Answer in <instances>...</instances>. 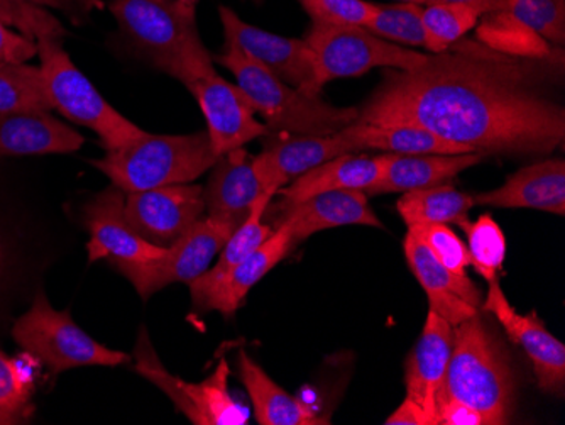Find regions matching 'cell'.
<instances>
[{
  "label": "cell",
  "instance_id": "1",
  "mask_svg": "<svg viewBox=\"0 0 565 425\" xmlns=\"http://www.w3.org/2000/svg\"><path fill=\"white\" fill-rule=\"evenodd\" d=\"M545 60L457 41L412 70H388L359 123L409 124L481 155L536 157L564 145L565 110L536 84Z\"/></svg>",
  "mask_w": 565,
  "mask_h": 425
},
{
  "label": "cell",
  "instance_id": "2",
  "mask_svg": "<svg viewBox=\"0 0 565 425\" xmlns=\"http://www.w3.org/2000/svg\"><path fill=\"white\" fill-rule=\"evenodd\" d=\"M215 62L236 77L241 91L265 119L273 135L329 136L348 128L359 117L355 107H335L275 77L237 47L225 46Z\"/></svg>",
  "mask_w": 565,
  "mask_h": 425
},
{
  "label": "cell",
  "instance_id": "3",
  "mask_svg": "<svg viewBox=\"0 0 565 425\" xmlns=\"http://www.w3.org/2000/svg\"><path fill=\"white\" fill-rule=\"evenodd\" d=\"M440 396L475 408L488 425L507 424L510 418L513 376L479 314L454 326L452 354Z\"/></svg>",
  "mask_w": 565,
  "mask_h": 425
},
{
  "label": "cell",
  "instance_id": "4",
  "mask_svg": "<svg viewBox=\"0 0 565 425\" xmlns=\"http://www.w3.org/2000/svg\"><path fill=\"white\" fill-rule=\"evenodd\" d=\"M218 160L209 132L148 135L124 148L107 151L94 167L126 193L192 183Z\"/></svg>",
  "mask_w": 565,
  "mask_h": 425
},
{
  "label": "cell",
  "instance_id": "5",
  "mask_svg": "<svg viewBox=\"0 0 565 425\" xmlns=\"http://www.w3.org/2000/svg\"><path fill=\"white\" fill-rule=\"evenodd\" d=\"M44 87L53 109L73 124L90 129L107 151L124 148L145 136L132 120L114 109L65 52L60 38L36 40Z\"/></svg>",
  "mask_w": 565,
  "mask_h": 425
},
{
  "label": "cell",
  "instance_id": "6",
  "mask_svg": "<svg viewBox=\"0 0 565 425\" xmlns=\"http://www.w3.org/2000/svg\"><path fill=\"white\" fill-rule=\"evenodd\" d=\"M170 75L196 98L217 157L269 135L266 124L256 119L253 104L239 85L231 84L215 72L214 59L203 44L186 53Z\"/></svg>",
  "mask_w": 565,
  "mask_h": 425
},
{
  "label": "cell",
  "instance_id": "7",
  "mask_svg": "<svg viewBox=\"0 0 565 425\" xmlns=\"http://www.w3.org/2000/svg\"><path fill=\"white\" fill-rule=\"evenodd\" d=\"M12 336L53 374L82 366H119L129 361V354L100 344L78 328L68 310L53 309L43 290L38 291L31 309L15 320Z\"/></svg>",
  "mask_w": 565,
  "mask_h": 425
},
{
  "label": "cell",
  "instance_id": "8",
  "mask_svg": "<svg viewBox=\"0 0 565 425\" xmlns=\"http://www.w3.org/2000/svg\"><path fill=\"white\" fill-rule=\"evenodd\" d=\"M303 40L312 52L319 91L329 82L359 77L373 68H417L428 56L427 53L390 43L361 26L312 22Z\"/></svg>",
  "mask_w": 565,
  "mask_h": 425
},
{
  "label": "cell",
  "instance_id": "9",
  "mask_svg": "<svg viewBox=\"0 0 565 425\" xmlns=\"http://www.w3.org/2000/svg\"><path fill=\"white\" fill-rule=\"evenodd\" d=\"M110 12L120 31L170 75L177 63L200 46L195 4L183 0H113Z\"/></svg>",
  "mask_w": 565,
  "mask_h": 425
},
{
  "label": "cell",
  "instance_id": "10",
  "mask_svg": "<svg viewBox=\"0 0 565 425\" xmlns=\"http://www.w3.org/2000/svg\"><path fill=\"white\" fill-rule=\"evenodd\" d=\"M236 230L233 222L207 215V219L196 221L182 237L168 246L161 258L119 262L114 265L146 300L168 285L177 281L190 285L202 277Z\"/></svg>",
  "mask_w": 565,
  "mask_h": 425
},
{
  "label": "cell",
  "instance_id": "11",
  "mask_svg": "<svg viewBox=\"0 0 565 425\" xmlns=\"http://www.w3.org/2000/svg\"><path fill=\"white\" fill-rule=\"evenodd\" d=\"M136 371L146 380L163 390L174 407L183 412L190 422L196 425H246L247 414L236 404L228 392L227 361L221 360L218 366L202 383H186L168 373L158 360L148 331L141 329L136 346Z\"/></svg>",
  "mask_w": 565,
  "mask_h": 425
},
{
  "label": "cell",
  "instance_id": "12",
  "mask_svg": "<svg viewBox=\"0 0 565 425\" xmlns=\"http://www.w3.org/2000/svg\"><path fill=\"white\" fill-rule=\"evenodd\" d=\"M225 46H234L246 53L250 60L291 87L305 94L320 95L316 84V66L310 47L305 40L278 36L262 28L247 24L231 8H218Z\"/></svg>",
  "mask_w": 565,
  "mask_h": 425
},
{
  "label": "cell",
  "instance_id": "13",
  "mask_svg": "<svg viewBox=\"0 0 565 425\" xmlns=\"http://www.w3.org/2000/svg\"><path fill=\"white\" fill-rule=\"evenodd\" d=\"M124 211L142 240L168 247L200 221L207 209L202 185L180 183L127 193Z\"/></svg>",
  "mask_w": 565,
  "mask_h": 425
},
{
  "label": "cell",
  "instance_id": "14",
  "mask_svg": "<svg viewBox=\"0 0 565 425\" xmlns=\"http://www.w3.org/2000/svg\"><path fill=\"white\" fill-rule=\"evenodd\" d=\"M291 231L287 224H278V230L266 243L250 253L243 262L215 278L199 277L190 284L193 307L199 310H218L224 316H233L250 288L258 284L266 273L271 272L288 253L294 249Z\"/></svg>",
  "mask_w": 565,
  "mask_h": 425
},
{
  "label": "cell",
  "instance_id": "15",
  "mask_svg": "<svg viewBox=\"0 0 565 425\" xmlns=\"http://www.w3.org/2000/svg\"><path fill=\"white\" fill-rule=\"evenodd\" d=\"M359 153L341 131L329 136L275 135L253 158L263 193L275 196L307 171L341 155Z\"/></svg>",
  "mask_w": 565,
  "mask_h": 425
},
{
  "label": "cell",
  "instance_id": "16",
  "mask_svg": "<svg viewBox=\"0 0 565 425\" xmlns=\"http://www.w3.org/2000/svg\"><path fill=\"white\" fill-rule=\"evenodd\" d=\"M126 192L116 185L107 187L84 209V222L90 233L88 259L119 262H149L161 258L167 247L154 246L142 240L127 221Z\"/></svg>",
  "mask_w": 565,
  "mask_h": 425
},
{
  "label": "cell",
  "instance_id": "17",
  "mask_svg": "<svg viewBox=\"0 0 565 425\" xmlns=\"http://www.w3.org/2000/svg\"><path fill=\"white\" fill-rule=\"evenodd\" d=\"M481 307L486 312L494 314L511 341L525 349L541 389L562 395L565 385V346L545 329L539 316L535 312L529 316L516 312L498 280L491 281L490 294Z\"/></svg>",
  "mask_w": 565,
  "mask_h": 425
},
{
  "label": "cell",
  "instance_id": "18",
  "mask_svg": "<svg viewBox=\"0 0 565 425\" xmlns=\"http://www.w3.org/2000/svg\"><path fill=\"white\" fill-rule=\"evenodd\" d=\"M403 246L409 268L427 294L430 310L439 314L450 326H457L479 314L482 306L481 291L471 278L456 277L412 231L406 233Z\"/></svg>",
  "mask_w": 565,
  "mask_h": 425
},
{
  "label": "cell",
  "instance_id": "19",
  "mask_svg": "<svg viewBox=\"0 0 565 425\" xmlns=\"http://www.w3.org/2000/svg\"><path fill=\"white\" fill-rule=\"evenodd\" d=\"M281 221L291 231L294 246L323 230L341 226L383 227L363 190L317 193L295 204L281 202Z\"/></svg>",
  "mask_w": 565,
  "mask_h": 425
},
{
  "label": "cell",
  "instance_id": "20",
  "mask_svg": "<svg viewBox=\"0 0 565 425\" xmlns=\"http://www.w3.org/2000/svg\"><path fill=\"white\" fill-rule=\"evenodd\" d=\"M452 344L454 326L430 310L424 332L406 363V399L428 415L431 425H437V399L446 380Z\"/></svg>",
  "mask_w": 565,
  "mask_h": 425
},
{
  "label": "cell",
  "instance_id": "21",
  "mask_svg": "<svg viewBox=\"0 0 565 425\" xmlns=\"http://www.w3.org/2000/svg\"><path fill=\"white\" fill-rule=\"evenodd\" d=\"M475 205L503 209H536L565 214L564 160H544L529 164L508 177L500 189L472 195Z\"/></svg>",
  "mask_w": 565,
  "mask_h": 425
},
{
  "label": "cell",
  "instance_id": "22",
  "mask_svg": "<svg viewBox=\"0 0 565 425\" xmlns=\"http://www.w3.org/2000/svg\"><path fill=\"white\" fill-rule=\"evenodd\" d=\"M253 158L246 149L237 148L218 157L207 187L203 189L205 209L211 217L224 219L239 227L254 204L263 195Z\"/></svg>",
  "mask_w": 565,
  "mask_h": 425
},
{
  "label": "cell",
  "instance_id": "23",
  "mask_svg": "<svg viewBox=\"0 0 565 425\" xmlns=\"http://www.w3.org/2000/svg\"><path fill=\"white\" fill-rule=\"evenodd\" d=\"M484 155H383L380 180L366 195L405 193L430 187L449 185L457 174L481 163Z\"/></svg>",
  "mask_w": 565,
  "mask_h": 425
},
{
  "label": "cell",
  "instance_id": "24",
  "mask_svg": "<svg viewBox=\"0 0 565 425\" xmlns=\"http://www.w3.org/2000/svg\"><path fill=\"white\" fill-rule=\"evenodd\" d=\"M84 142L51 113H0V157L75 153Z\"/></svg>",
  "mask_w": 565,
  "mask_h": 425
},
{
  "label": "cell",
  "instance_id": "25",
  "mask_svg": "<svg viewBox=\"0 0 565 425\" xmlns=\"http://www.w3.org/2000/svg\"><path fill=\"white\" fill-rule=\"evenodd\" d=\"M381 171H383V155L380 157L341 155L301 174L278 193L282 196L281 202L295 204L317 193L335 192V190L366 192L380 180Z\"/></svg>",
  "mask_w": 565,
  "mask_h": 425
},
{
  "label": "cell",
  "instance_id": "26",
  "mask_svg": "<svg viewBox=\"0 0 565 425\" xmlns=\"http://www.w3.org/2000/svg\"><path fill=\"white\" fill-rule=\"evenodd\" d=\"M358 151L377 149L393 155H462L478 153L468 146L440 138L427 129L409 124L352 123L341 129Z\"/></svg>",
  "mask_w": 565,
  "mask_h": 425
},
{
  "label": "cell",
  "instance_id": "27",
  "mask_svg": "<svg viewBox=\"0 0 565 425\" xmlns=\"http://www.w3.org/2000/svg\"><path fill=\"white\" fill-rule=\"evenodd\" d=\"M241 379L253 400L254 412L262 425H322L329 422L313 414L307 405L276 385L246 351L239 353Z\"/></svg>",
  "mask_w": 565,
  "mask_h": 425
},
{
  "label": "cell",
  "instance_id": "28",
  "mask_svg": "<svg viewBox=\"0 0 565 425\" xmlns=\"http://www.w3.org/2000/svg\"><path fill=\"white\" fill-rule=\"evenodd\" d=\"M479 43L491 52L522 60H554L561 47H554L547 40L530 30L507 9L486 12L476 24Z\"/></svg>",
  "mask_w": 565,
  "mask_h": 425
},
{
  "label": "cell",
  "instance_id": "29",
  "mask_svg": "<svg viewBox=\"0 0 565 425\" xmlns=\"http://www.w3.org/2000/svg\"><path fill=\"white\" fill-rule=\"evenodd\" d=\"M472 208V195L459 192L450 187V183L405 192L396 204L408 227L424 224H456L462 231L469 226V211Z\"/></svg>",
  "mask_w": 565,
  "mask_h": 425
},
{
  "label": "cell",
  "instance_id": "30",
  "mask_svg": "<svg viewBox=\"0 0 565 425\" xmlns=\"http://www.w3.org/2000/svg\"><path fill=\"white\" fill-rule=\"evenodd\" d=\"M43 73L28 63L0 65V113H51Z\"/></svg>",
  "mask_w": 565,
  "mask_h": 425
},
{
  "label": "cell",
  "instance_id": "31",
  "mask_svg": "<svg viewBox=\"0 0 565 425\" xmlns=\"http://www.w3.org/2000/svg\"><path fill=\"white\" fill-rule=\"evenodd\" d=\"M424 6L398 2V4H377L376 14L366 30L390 43L403 46H418L427 50V34L424 28Z\"/></svg>",
  "mask_w": 565,
  "mask_h": 425
},
{
  "label": "cell",
  "instance_id": "32",
  "mask_svg": "<svg viewBox=\"0 0 565 425\" xmlns=\"http://www.w3.org/2000/svg\"><path fill=\"white\" fill-rule=\"evenodd\" d=\"M476 9L465 4H430L424 8V28L428 52L443 53L450 50L478 24Z\"/></svg>",
  "mask_w": 565,
  "mask_h": 425
},
{
  "label": "cell",
  "instance_id": "33",
  "mask_svg": "<svg viewBox=\"0 0 565 425\" xmlns=\"http://www.w3.org/2000/svg\"><path fill=\"white\" fill-rule=\"evenodd\" d=\"M273 195L263 193L258 202L254 204L253 211L247 215L246 221L234 231L233 236L228 237L225 246L222 247L221 256H218L217 265L212 269L203 273V277L215 278L224 275L227 269L233 268L237 263L243 262L250 253L256 252L263 243L271 237L275 230L271 226H265L262 219L266 209L271 204Z\"/></svg>",
  "mask_w": 565,
  "mask_h": 425
},
{
  "label": "cell",
  "instance_id": "34",
  "mask_svg": "<svg viewBox=\"0 0 565 425\" xmlns=\"http://www.w3.org/2000/svg\"><path fill=\"white\" fill-rule=\"evenodd\" d=\"M468 252L471 265L488 284L498 280V269L503 266L507 256V240L503 231L490 214L481 215L476 222H469Z\"/></svg>",
  "mask_w": 565,
  "mask_h": 425
},
{
  "label": "cell",
  "instance_id": "35",
  "mask_svg": "<svg viewBox=\"0 0 565 425\" xmlns=\"http://www.w3.org/2000/svg\"><path fill=\"white\" fill-rule=\"evenodd\" d=\"M507 9L554 47L565 43V0H504Z\"/></svg>",
  "mask_w": 565,
  "mask_h": 425
},
{
  "label": "cell",
  "instance_id": "36",
  "mask_svg": "<svg viewBox=\"0 0 565 425\" xmlns=\"http://www.w3.org/2000/svg\"><path fill=\"white\" fill-rule=\"evenodd\" d=\"M33 386L18 364L0 351V425L22 424L33 414Z\"/></svg>",
  "mask_w": 565,
  "mask_h": 425
},
{
  "label": "cell",
  "instance_id": "37",
  "mask_svg": "<svg viewBox=\"0 0 565 425\" xmlns=\"http://www.w3.org/2000/svg\"><path fill=\"white\" fill-rule=\"evenodd\" d=\"M408 231L417 234L440 263L456 277L468 278V266L471 265L468 246L459 240L447 224H424L412 226Z\"/></svg>",
  "mask_w": 565,
  "mask_h": 425
},
{
  "label": "cell",
  "instance_id": "38",
  "mask_svg": "<svg viewBox=\"0 0 565 425\" xmlns=\"http://www.w3.org/2000/svg\"><path fill=\"white\" fill-rule=\"evenodd\" d=\"M310 21L333 24V26L366 28L377 4L366 0H298Z\"/></svg>",
  "mask_w": 565,
  "mask_h": 425
},
{
  "label": "cell",
  "instance_id": "39",
  "mask_svg": "<svg viewBox=\"0 0 565 425\" xmlns=\"http://www.w3.org/2000/svg\"><path fill=\"white\" fill-rule=\"evenodd\" d=\"M38 55L36 41L0 22V65L4 63H28Z\"/></svg>",
  "mask_w": 565,
  "mask_h": 425
},
{
  "label": "cell",
  "instance_id": "40",
  "mask_svg": "<svg viewBox=\"0 0 565 425\" xmlns=\"http://www.w3.org/2000/svg\"><path fill=\"white\" fill-rule=\"evenodd\" d=\"M437 425H488L484 417L459 400L440 396L437 400Z\"/></svg>",
  "mask_w": 565,
  "mask_h": 425
},
{
  "label": "cell",
  "instance_id": "41",
  "mask_svg": "<svg viewBox=\"0 0 565 425\" xmlns=\"http://www.w3.org/2000/svg\"><path fill=\"white\" fill-rule=\"evenodd\" d=\"M386 425H431L428 415L418 407L415 402L409 399H405L402 405L396 408L395 414L390 415L384 422Z\"/></svg>",
  "mask_w": 565,
  "mask_h": 425
},
{
  "label": "cell",
  "instance_id": "42",
  "mask_svg": "<svg viewBox=\"0 0 565 425\" xmlns=\"http://www.w3.org/2000/svg\"><path fill=\"white\" fill-rule=\"evenodd\" d=\"M504 0H428V4H465L476 9L479 14L494 11L503 6Z\"/></svg>",
  "mask_w": 565,
  "mask_h": 425
},
{
  "label": "cell",
  "instance_id": "43",
  "mask_svg": "<svg viewBox=\"0 0 565 425\" xmlns=\"http://www.w3.org/2000/svg\"><path fill=\"white\" fill-rule=\"evenodd\" d=\"M50 8L65 9H82V11H90V9H102V0H50Z\"/></svg>",
  "mask_w": 565,
  "mask_h": 425
},
{
  "label": "cell",
  "instance_id": "44",
  "mask_svg": "<svg viewBox=\"0 0 565 425\" xmlns=\"http://www.w3.org/2000/svg\"><path fill=\"white\" fill-rule=\"evenodd\" d=\"M398 2H409V4L427 6L428 0H398Z\"/></svg>",
  "mask_w": 565,
  "mask_h": 425
},
{
  "label": "cell",
  "instance_id": "45",
  "mask_svg": "<svg viewBox=\"0 0 565 425\" xmlns=\"http://www.w3.org/2000/svg\"><path fill=\"white\" fill-rule=\"evenodd\" d=\"M28 2H33V4L38 6H50V0H28Z\"/></svg>",
  "mask_w": 565,
  "mask_h": 425
},
{
  "label": "cell",
  "instance_id": "46",
  "mask_svg": "<svg viewBox=\"0 0 565 425\" xmlns=\"http://www.w3.org/2000/svg\"><path fill=\"white\" fill-rule=\"evenodd\" d=\"M2 265H4V252H2V244H0V275H2Z\"/></svg>",
  "mask_w": 565,
  "mask_h": 425
},
{
  "label": "cell",
  "instance_id": "47",
  "mask_svg": "<svg viewBox=\"0 0 565 425\" xmlns=\"http://www.w3.org/2000/svg\"><path fill=\"white\" fill-rule=\"evenodd\" d=\"M183 2H189V4H196V0H183Z\"/></svg>",
  "mask_w": 565,
  "mask_h": 425
}]
</instances>
